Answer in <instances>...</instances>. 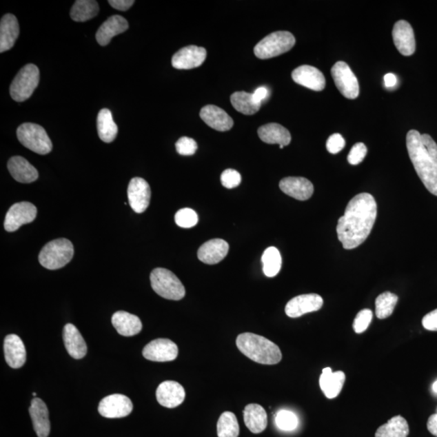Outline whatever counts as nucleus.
Segmentation results:
<instances>
[{
    "instance_id": "1",
    "label": "nucleus",
    "mask_w": 437,
    "mask_h": 437,
    "mask_svg": "<svg viewBox=\"0 0 437 437\" xmlns=\"http://www.w3.org/2000/svg\"><path fill=\"white\" fill-rule=\"evenodd\" d=\"M378 206L373 195L357 194L348 203L344 216L338 218V238L345 250H353L368 238L376 221Z\"/></svg>"
},
{
    "instance_id": "2",
    "label": "nucleus",
    "mask_w": 437,
    "mask_h": 437,
    "mask_svg": "<svg viewBox=\"0 0 437 437\" xmlns=\"http://www.w3.org/2000/svg\"><path fill=\"white\" fill-rule=\"evenodd\" d=\"M421 134L411 130L407 134L409 156L418 178L429 192L437 196V158L431 156L421 143Z\"/></svg>"
},
{
    "instance_id": "3",
    "label": "nucleus",
    "mask_w": 437,
    "mask_h": 437,
    "mask_svg": "<svg viewBox=\"0 0 437 437\" xmlns=\"http://www.w3.org/2000/svg\"><path fill=\"white\" fill-rule=\"evenodd\" d=\"M236 347L243 354L258 364L276 365L282 360V352L275 343L253 333H243L236 338Z\"/></svg>"
},
{
    "instance_id": "4",
    "label": "nucleus",
    "mask_w": 437,
    "mask_h": 437,
    "mask_svg": "<svg viewBox=\"0 0 437 437\" xmlns=\"http://www.w3.org/2000/svg\"><path fill=\"white\" fill-rule=\"evenodd\" d=\"M74 256V246L71 241L59 238L50 241L39 254V263L49 270H58L66 266Z\"/></svg>"
},
{
    "instance_id": "5",
    "label": "nucleus",
    "mask_w": 437,
    "mask_h": 437,
    "mask_svg": "<svg viewBox=\"0 0 437 437\" xmlns=\"http://www.w3.org/2000/svg\"><path fill=\"white\" fill-rule=\"evenodd\" d=\"M151 285L163 298L180 301L185 295V287L178 277L168 269L156 268L150 276Z\"/></svg>"
},
{
    "instance_id": "6",
    "label": "nucleus",
    "mask_w": 437,
    "mask_h": 437,
    "mask_svg": "<svg viewBox=\"0 0 437 437\" xmlns=\"http://www.w3.org/2000/svg\"><path fill=\"white\" fill-rule=\"evenodd\" d=\"M296 43L294 36L287 31L272 32L255 45L254 54L260 59H268L289 51Z\"/></svg>"
},
{
    "instance_id": "7",
    "label": "nucleus",
    "mask_w": 437,
    "mask_h": 437,
    "mask_svg": "<svg viewBox=\"0 0 437 437\" xmlns=\"http://www.w3.org/2000/svg\"><path fill=\"white\" fill-rule=\"evenodd\" d=\"M17 134L23 146L38 154L46 155L52 151V142L45 130L38 124H22L18 128Z\"/></svg>"
},
{
    "instance_id": "8",
    "label": "nucleus",
    "mask_w": 437,
    "mask_h": 437,
    "mask_svg": "<svg viewBox=\"0 0 437 437\" xmlns=\"http://www.w3.org/2000/svg\"><path fill=\"white\" fill-rule=\"evenodd\" d=\"M40 81V72L34 64H27L14 78L10 86V94L14 101H26L34 94Z\"/></svg>"
},
{
    "instance_id": "9",
    "label": "nucleus",
    "mask_w": 437,
    "mask_h": 437,
    "mask_svg": "<svg viewBox=\"0 0 437 437\" xmlns=\"http://www.w3.org/2000/svg\"><path fill=\"white\" fill-rule=\"evenodd\" d=\"M334 83L343 96L348 99H356L360 94L359 83L355 74L346 63L338 62L332 68Z\"/></svg>"
},
{
    "instance_id": "10",
    "label": "nucleus",
    "mask_w": 437,
    "mask_h": 437,
    "mask_svg": "<svg viewBox=\"0 0 437 437\" xmlns=\"http://www.w3.org/2000/svg\"><path fill=\"white\" fill-rule=\"evenodd\" d=\"M37 213V207L31 203L21 202L13 204L6 214L4 229L8 232H15L22 225L34 221Z\"/></svg>"
},
{
    "instance_id": "11",
    "label": "nucleus",
    "mask_w": 437,
    "mask_h": 437,
    "mask_svg": "<svg viewBox=\"0 0 437 437\" xmlns=\"http://www.w3.org/2000/svg\"><path fill=\"white\" fill-rule=\"evenodd\" d=\"M133 411V404L128 397L123 394L109 395L101 400L99 411L101 416L108 418H123Z\"/></svg>"
},
{
    "instance_id": "12",
    "label": "nucleus",
    "mask_w": 437,
    "mask_h": 437,
    "mask_svg": "<svg viewBox=\"0 0 437 437\" xmlns=\"http://www.w3.org/2000/svg\"><path fill=\"white\" fill-rule=\"evenodd\" d=\"M143 356L151 361H173L179 356V347L168 338H157L144 347Z\"/></svg>"
},
{
    "instance_id": "13",
    "label": "nucleus",
    "mask_w": 437,
    "mask_h": 437,
    "mask_svg": "<svg viewBox=\"0 0 437 437\" xmlns=\"http://www.w3.org/2000/svg\"><path fill=\"white\" fill-rule=\"evenodd\" d=\"M130 206L136 213H143L150 206L151 188L141 178H134L130 181L128 190Z\"/></svg>"
},
{
    "instance_id": "14",
    "label": "nucleus",
    "mask_w": 437,
    "mask_h": 437,
    "mask_svg": "<svg viewBox=\"0 0 437 437\" xmlns=\"http://www.w3.org/2000/svg\"><path fill=\"white\" fill-rule=\"evenodd\" d=\"M323 305V297L318 294L300 295L287 302L285 313L289 318H300L302 315L318 311Z\"/></svg>"
},
{
    "instance_id": "15",
    "label": "nucleus",
    "mask_w": 437,
    "mask_h": 437,
    "mask_svg": "<svg viewBox=\"0 0 437 437\" xmlns=\"http://www.w3.org/2000/svg\"><path fill=\"white\" fill-rule=\"evenodd\" d=\"M207 50L197 45H189L181 49L172 58V65L176 69L196 68L205 61Z\"/></svg>"
},
{
    "instance_id": "16",
    "label": "nucleus",
    "mask_w": 437,
    "mask_h": 437,
    "mask_svg": "<svg viewBox=\"0 0 437 437\" xmlns=\"http://www.w3.org/2000/svg\"><path fill=\"white\" fill-rule=\"evenodd\" d=\"M157 402L167 408H175L184 402L185 389L181 384L174 380H165L156 389Z\"/></svg>"
},
{
    "instance_id": "17",
    "label": "nucleus",
    "mask_w": 437,
    "mask_h": 437,
    "mask_svg": "<svg viewBox=\"0 0 437 437\" xmlns=\"http://www.w3.org/2000/svg\"><path fill=\"white\" fill-rule=\"evenodd\" d=\"M393 40L398 50L404 57H411L416 51L415 34L406 21H398L394 26Z\"/></svg>"
},
{
    "instance_id": "18",
    "label": "nucleus",
    "mask_w": 437,
    "mask_h": 437,
    "mask_svg": "<svg viewBox=\"0 0 437 437\" xmlns=\"http://www.w3.org/2000/svg\"><path fill=\"white\" fill-rule=\"evenodd\" d=\"M292 80L301 86L314 91H323L325 87V79L318 68L303 65L292 73Z\"/></svg>"
},
{
    "instance_id": "19",
    "label": "nucleus",
    "mask_w": 437,
    "mask_h": 437,
    "mask_svg": "<svg viewBox=\"0 0 437 437\" xmlns=\"http://www.w3.org/2000/svg\"><path fill=\"white\" fill-rule=\"evenodd\" d=\"M280 188L283 193L301 201L310 199L314 190L310 181L300 176H288L283 179L280 183Z\"/></svg>"
},
{
    "instance_id": "20",
    "label": "nucleus",
    "mask_w": 437,
    "mask_h": 437,
    "mask_svg": "<svg viewBox=\"0 0 437 437\" xmlns=\"http://www.w3.org/2000/svg\"><path fill=\"white\" fill-rule=\"evenodd\" d=\"M200 118L209 127L218 132L230 131L234 125V120L220 107L208 105L203 107L200 111Z\"/></svg>"
},
{
    "instance_id": "21",
    "label": "nucleus",
    "mask_w": 437,
    "mask_h": 437,
    "mask_svg": "<svg viewBox=\"0 0 437 437\" xmlns=\"http://www.w3.org/2000/svg\"><path fill=\"white\" fill-rule=\"evenodd\" d=\"M4 356L12 369H20L26 364V350L24 343L17 334H8L4 339Z\"/></svg>"
},
{
    "instance_id": "22",
    "label": "nucleus",
    "mask_w": 437,
    "mask_h": 437,
    "mask_svg": "<svg viewBox=\"0 0 437 437\" xmlns=\"http://www.w3.org/2000/svg\"><path fill=\"white\" fill-rule=\"evenodd\" d=\"M230 245L223 239H212L200 246L198 258L200 261L208 264H217L229 253Z\"/></svg>"
},
{
    "instance_id": "23",
    "label": "nucleus",
    "mask_w": 437,
    "mask_h": 437,
    "mask_svg": "<svg viewBox=\"0 0 437 437\" xmlns=\"http://www.w3.org/2000/svg\"><path fill=\"white\" fill-rule=\"evenodd\" d=\"M30 414L36 434L39 437H48L50 432L49 411L43 400L38 398L32 400Z\"/></svg>"
},
{
    "instance_id": "24",
    "label": "nucleus",
    "mask_w": 437,
    "mask_h": 437,
    "mask_svg": "<svg viewBox=\"0 0 437 437\" xmlns=\"http://www.w3.org/2000/svg\"><path fill=\"white\" fill-rule=\"evenodd\" d=\"M63 337L65 347L74 359L80 360L86 356V343L75 325L71 323L65 325Z\"/></svg>"
},
{
    "instance_id": "25",
    "label": "nucleus",
    "mask_w": 437,
    "mask_h": 437,
    "mask_svg": "<svg viewBox=\"0 0 437 437\" xmlns=\"http://www.w3.org/2000/svg\"><path fill=\"white\" fill-rule=\"evenodd\" d=\"M128 22L124 17L119 15L110 17L97 30V43L103 46L108 45L114 37L123 34L128 30Z\"/></svg>"
},
{
    "instance_id": "26",
    "label": "nucleus",
    "mask_w": 437,
    "mask_h": 437,
    "mask_svg": "<svg viewBox=\"0 0 437 437\" xmlns=\"http://www.w3.org/2000/svg\"><path fill=\"white\" fill-rule=\"evenodd\" d=\"M20 34L19 23L12 14H6L0 22V52L11 50Z\"/></svg>"
},
{
    "instance_id": "27",
    "label": "nucleus",
    "mask_w": 437,
    "mask_h": 437,
    "mask_svg": "<svg viewBox=\"0 0 437 437\" xmlns=\"http://www.w3.org/2000/svg\"><path fill=\"white\" fill-rule=\"evenodd\" d=\"M12 178L21 183H34L39 179V172L29 161L21 156H13L8 163Z\"/></svg>"
},
{
    "instance_id": "28",
    "label": "nucleus",
    "mask_w": 437,
    "mask_h": 437,
    "mask_svg": "<svg viewBox=\"0 0 437 437\" xmlns=\"http://www.w3.org/2000/svg\"><path fill=\"white\" fill-rule=\"evenodd\" d=\"M345 380L346 376L343 372L333 373L331 368H325L320 376L319 385L325 397L333 399L341 394Z\"/></svg>"
},
{
    "instance_id": "29",
    "label": "nucleus",
    "mask_w": 437,
    "mask_h": 437,
    "mask_svg": "<svg viewBox=\"0 0 437 437\" xmlns=\"http://www.w3.org/2000/svg\"><path fill=\"white\" fill-rule=\"evenodd\" d=\"M112 324L116 331L125 337L136 336L143 328L141 321L137 316L125 311H118L113 315Z\"/></svg>"
},
{
    "instance_id": "30",
    "label": "nucleus",
    "mask_w": 437,
    "mask_h": 437,
    "mask_svg": "<svg viewBox=\"0 0 437 437\" xmlns=\"http://www.w3.org/2000/svg\"><path fill=\"white\" fill-rule=\"evenodd\" d=\"M258 134L261 141L269 144H278L280 146H287L291 143V134L288 130L278 123H268L258 130Z\"/></svg>"
},
{
    "instance_id": "31",
    "label": "nucleus",
    "mask_w": 437,
    "mask_h": 437,
    "mask_svg": "<svg viewBox=\"0 0 437 437\" xmlns=\"http://www.w3.org/2000/svg\"><path fill=\"white\" fill-rule=\"evenodd\" d=\"M244 421L251 432L259 434L267 429V414L258 404H249L244 410Z\"/></svg>"
},
{
    "instance_id": "32",
    "label": "nucleus",
    "mask_w": 437,
    "mask_h": 437,
    "mask_svg": "<svg viewBox=\"0 0 437 437\" xmlns=\"http://www.w3.org/2000/svg\"><path fill=\"white\" fill-rule=\"evenodd\" d=\"M97 132L99 138L105 143L113 142L117 136L119 129L113 119L112 113L108 109H102L97 116Z\"/></svg>"
},
{
    "instance_id": "33",
    "label": "nucleus",
    "mask_w": 437,
    "mask_h": 437,
    "mask_svg": "<svg viewBox=\"0 0 437 437\" xmlns=\"http://www.w3.org/2000/svg\"><path fill=\"white\" fill-rule=\"evenodd\" d=\"M409 425L401 416H394L376 430L375 437H407Z\"/></svg>"
},
{
    "instance_id": "34",
    "label": "nucleus",
    "mask_w": 437,
    "mask_h": 437,
    "mask_svg": "<svg viewBox=\"0 0 437 437\" xmlns=\"http://www.w3.org/2000/svg\"><path fill=\"white\" fill-rule=\"evenodd\" d=\"M99 12V3L94 0H77L71 9L72 19L85 22L94 18Z\"/></svg>"
},
{
    "instance_id": "35",
    "label": "nucleus",
    "mask_w": 437,
    "mask_h": 437,
    "mask_svg": "<svg viewBox=\"0 0 437 437\" xmlns=\"http://www.w3.org/2000/svg\"><path fill=\"white\" fill-rule=\"evenodd\" d=\"M230 100L234 109L245 115L256 114L262 105V104L255 101L253 94H248V92H234V94H232Z\"/></svg>"
},
{
    "instance_id": "36",
    "label": "nucleus",
    "mask_w": 437,
    "mask_h": 437,
    "mask_svg": "<svg viewBox=\"0 0 437 437\" xmlns=\"http://www.w3.org/2000/svg\"><path fill=\"white\" fill-rule=\"evenodd\" d=\"M263 269L265 276L272 278L278 275L282 267L280 251L276 247H269L264 251L262 257Z\"/></svg>"
},
{
    "instance_id": "37",
    "label": "nucleus",
    "mask_w": 437,
    "mask_h": 437,
    "mask_svg": "<svg viewBox=\"0 0 437 437\" xmlns=\"http://www.w3.org/2000/svg\"><path fill=\"white\" fill-rule=\"evenodd\" d=\"M240 427L238 418L234 413L225 411L217 422L218 437H238Z\"/></svg>"
},
{
    "instance_id": "38",
    "label": "nucleus",
    "mask_w": 437,
    "mask_h": 437,
    "mask_svg": "<svg viewBox=\"0 0 437 437\" xmlns=\"http://www.w3.org/2000/svg\"><path fill=\"white\" fill-rule=\"evenodd\" d=\"M398 301L397 295L392 292H385L378 296L376 300V315L379 319L389 317L394 312Z\"/></svg>"
},
{
    "instance_id": "39",
    "label": "nucleus",
    "mask_w": 437,
    "mask_h": 437,
    "mask_svg": "<svg viewBox=\"0 0 437 437\" xmlns=\"http://www.w3.org/2000/svg\"><path fill=\"white\" fill-rule=\"evenodd\" d=\"M276 424L283 431H292L298 425V418L294 412L281 410L277 413Z\"/></svg>"
},
{
    "instance_id": "40",
    "label": "nucleus",
    "mask_w": 437,
    "mask_h": 437,
    "mask_svg": "<svg viewBox=\"0 0 437 437\" xmlns=\"http://www.w3.org/2000/svg\"><path fill=\"white\" fill-rule=\"evenodd\" d=\"M175 222L183 229H190L198 224L199 216L192 209L183 208L176 213Z\"/></svg>"
},
{
    "instance_id": "41",
    "label": "nucleus",
    "mask_w": 437,
    "mask_h": 437,
    "mask_svg": "<svg viewBox=\"0 0 437 437\" xmlns=\"http://www.w3.org/2000/svg\"><path fill=\"white\" fill-rule=\"evenodd\" d=\"M373 319V312L369 309L360 311L353 323V329L356 334L364 333Z\"/></svg>"
},
{
    "instance_id": "42",
    "label": "nucleus",
    "mask_w": 437,
    "mask_h": 437,
    "mask_svg": "<svg viewBox=\"0 0 437 437\" xmlns=\"http://www.w3.org/2000/svg\"><path fill=\"white\" fill-rule=\"evenodd\" d=\"M197 150L198 144L192 138L181 137L176 143V150L181 156L194 155Z\"/></svg>"
},
{
    "instance_id": "43",
    "label": "nucleus",
    "mask_w": 437,
    "mask_h": 437,
    "mask_svg": "<svg viewBox=\"0 0 437 437\" xmlns=\"http://www.w3.org/2000/svg\"><path fill=\"white\" fill-rule=\"evenodd\" d=\"M221 181L225 188L232 189L238 187L241 181V176L238 171L229 169L223 172Z\"/></svg>"
},
{
    "instance_id": "44",
    "label": "nucleus",
    "mask_w": 437,
    "mask_h": 437,
    "mask_svg": "<svg viewBox=\"0 0 437 437\" xmlns=\"http://www.w3.org/2000/svg\"><path fill=\"white\" fill-rule=\"evenodd\" d=\"M367 148L365 143H357L352 147L349 154L347 156V161L352 165H357L364 161L367 155Z\"/></svg>"
},
{
    "instance_id": "45",
    "label": "nucleus",
    "mask_w": 437,
    "mask_h": 437,
    "mask_svg": "<svg viewBox=\"0 0 437 437\" xmlns=\"http://www.w3.org/2000/svg\"><path fill=\"white\" fill-rule=\"evenodd\" d=\"M345 141L341 134H334L329 136L327 142V151L332 154H337L345 147Z\"/></svg>"
},
{
    "instance_id": "46",
    "label": "nucleus",
    "mask_w": 437,
    "mask_h": 437,
    "mask_svg": "<svg viewBox=\"0 0 437 437\" xmlns=\"http://www.w3.org/2000/svg\"><path fill=\"white\" fill-rule=\"evenodd\" d=\"M421 143L423 146L425 147V150L431 156L437 158V144L434 141L429 134H423L420 136Z\"/></svg>"
},
{
    "instance_id": "47",
    "label": "nucleus",
    "mask_w": 437,
    "mask_h": 437,
    "mask_svg": "<svg viewBox=\"0 0 437 437\" xmlns=\"http://www.w3.org/2000/svg\"><path fill=\"white\" fill-rule=\"evenodd\" d=\"M422 324L427 331L437 332V309L426 314L422 320Z\"/></svg>"
},
{
    "instance_id": "48",
    "label": "nucleus",
    "mask_w": 437,
    "mask_h": 437,
    "mask_svg": "<svg viewBox=\"0 0 437 437\" xmlns=\"http://www.w3.org/2000/svg\"><path fill=\"white\" fill-rule=\"evenodd\" d=\"M108 3L119 11H128L134 3V0H109Z\"/></svg>"
},
{
    "instance_id": "49",
    "label": "nucleus",
    "mask_w": 437,
    "mask_h": 437,
    "mask_svg": "<svg viewBox=\"0 0 437 437\" xmlns=\"http://www.w3.org/2000/svg\"><path fill=\"white\" fill-rule=\"evenodd\" d=\"M269 91L266 87H259L253 94L254 99L259 104H262V102L267 99Z\"/></svg>"
},
{
    "instance_id": "50",
    "label": "nucleus",
    "mask_w": 437,
    "mask_h": 437,
    "mask_svg": "<svg viewBox=\"0 0 437 437\" xmlns=\"http://www.w3.org/2000/svg\"><path fill=\"white\" fill-rule=\"evenodd\" d=\"M427 430H429L432 435L437 437V413L429 417V420H427Z\"/></svg>"
},
{
    "instance_id": "51",
    "label": "nucleus",
    "mask_w": 437,
    "mask_h": 437,
    "mask_svg": "<svg viewBox=\"0 0 437 437\" xmlns=\"http://www.w3.org/2000/svg\"><path fill=\"white\" fill-rule=\"evenodd\" d=\"M384 81L385 87L389 88L396 86L398 80L396 76H395L394 74L389 73L385 76Z\"/></svg>"
},
{
    "instance_id": "52",
    "label": "nucleus",
    "mask_w": 437,
    "mask_h": 437,
    "mask_svg": "<svg viewBox=\"0 0 437 437\" xmlns=\"http://www.w3.org/2000/svg\"><path fill=\"white\" fill-rule=\"evenodd\" d=\"M432 390L434 392L437 394V380L435 381V383L432 385Z\"/></svg>"
},
{
    "instance_id": "53",
    "label": "nucleus",
    "mask_w": 437,
    "mask_h": 437,
    "mask_svg": "<svg viewBox=\"0 0 437 437\" xmlns=\"http://www.w3.org/2000/svg\"><path fill=\"white\" fill-rule=\"evenodd\" d=\"M32 395H34V397L37 396V394L36 393H32Z\"/></svg>"
}]
</instances>
